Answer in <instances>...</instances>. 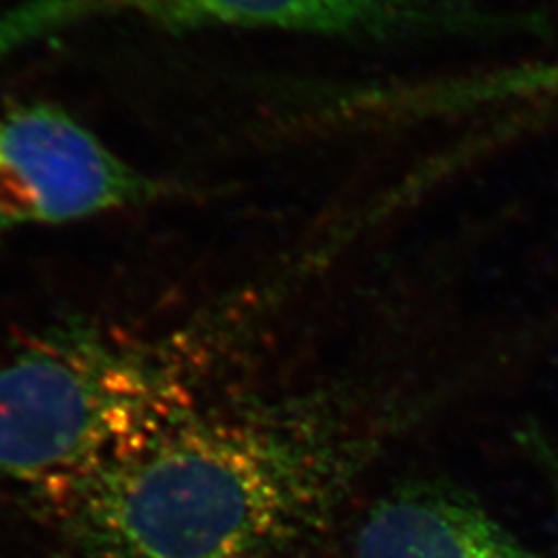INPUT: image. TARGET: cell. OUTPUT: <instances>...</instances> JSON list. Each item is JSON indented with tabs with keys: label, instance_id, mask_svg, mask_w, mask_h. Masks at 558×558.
I'll return each instance as SVG.
<instances>
[{
	"label": "cell",
	"instance_id": "obj_5",
	"mask_svg": "<svg viewBox=\"0 0 558 558\" xmlns=\"http://www.w3.org/2000/svg\"><path fill=\"white\" fill-rule=\"evenodd\" d=\"M354 558H532L472 493L439 478L405 480L360 519Z\"/></svg>",
	"mask_w": 558,
	"mask_h": 558
},
{
	"label": "cell",
	"instance_id": "obj_3",
	"mask_svg": "<svg viewBox=\"0 0 558 558\" xmlns=\"http://www.w3.org/2000/svg\"><path fill=\"white\" fill-rule=\"evenodd\" d=\"M114 13L172 32L253 27L371 40L442 38L490 25L461 0H25L0 13V60L62 27Z\"/></svg>",
	"mask_w": 558,
	"mask_h": 558
},
{
	"label": "cell",
	"instance_id": "obj_6",
	"mask_svg": "<svg viewBox=\"0 0 558 558\" xmlns=\"http://www.w3.org/2000/svg\"><path fill=\"white\" fill-rule=\"evenodd\" d=\"M499 94H558V64L523 69L515 75H505V80L493 89Z\"/></svg>",
	"mask_w": 558,
	"mask_h": 558
},
{
	"label": "cell",
	"instance_id": "obj_4",
	"mask_svg": "<svg viewBox=\"0 0 558 558\" xmlns=\"http://www.w3.org/2000/svg\"><path fill=\"white\" fill-rule=\"evenodd\" d=\"M50 104L0 112V232L85 220L177 195Z\"/></svg>",
	"mask_w": 558,
	"mask_h": 558
},
{
	"label": "cell",
	"instance_id": "obj_1",
	"mask_svg": "<svg viewBox=\"0 0 558 558\" xmlns=\"http://www.w3.org/2000/svg\"><path fill=\"white\" fill-rule=\"evenodd\" d=\"M418 412L345 389L203 399L38 495L77 558H288Z\"/></svg>",
	"mask_w": 558,
	"mask_h": 558
},
{
	"label": "cell",
	"instance_id": "obj_2",
	"mask_svg": "<svg viewBox=\"0 0 558 558\" xmlns=\"http://www.w3.org/2000/svg\"><path fill=\"white\" fill-rule=\"evenodd\" d=\"M230 323L166 338L71 325L0 366V474L36 490L60 484L205 399Z\"/></svg>",
	"mask_w": 558,
	"mask_h": 558
}]
</instances>
